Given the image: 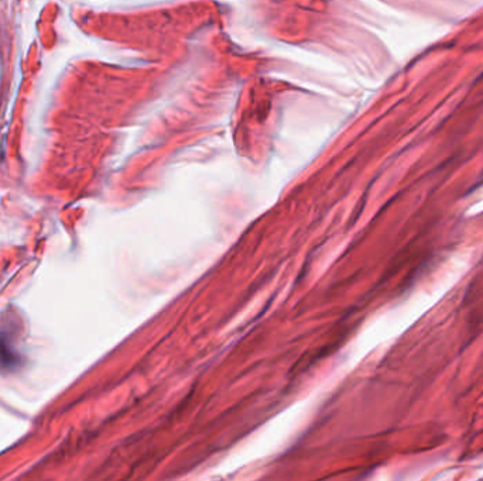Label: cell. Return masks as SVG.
<instances>
[{
  "label": "cell",
  "mask_w": 483,
  "mask_h": 481,
  "mask_svg": "<svg viewBox=\"0 0 483 481\" xmlns=\"http://www.w3.org/2000/svg\"><path fill=\"white\" fill-rule=\"evenodd\" d=\"M20 328L12 316L0 320V373H15L23 366V354L19 349Z\"/></svg>",
  "instance_id": "obj_1"
}]
</instances>
